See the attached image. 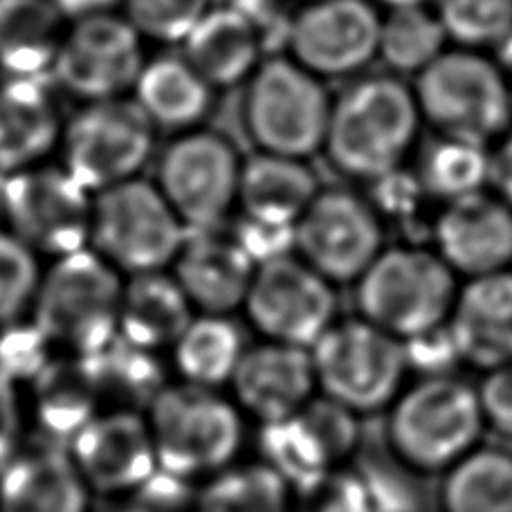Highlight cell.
Segmentation results:
<instances>
[{
    "label": "cell",
    "mask_w": 512,
    "mask_h": 512,
    "mask_svg": "<svg viewBox=\"0 0 512 512\" xmlns=\"http://www.w3.org/2000/svg\"><path fill=\"white\" fill-rule=\"evenodd\" d=\"M420 124L414 88L402 77H362L333 99L322 153L342 176L369 185L405 167Z\"/></svg>",
    "instance_id": "1"
},
{
    "label": "cell",
    "mask_w": 512,
    "mask_h": 512,
    "mask_svg": "<svg viewBox=\"0 0 512 512\" xmlns=\"http://www.w3.org/2000/svg\"><path fill=\"white\" fill-rule=\"evenodd\" d=\"M483 423L477 387L456 376L420 378L387 409V445L416 474H445L479 447Z\"/></svg>",
    "instance_id": "2"
},
{
    "label": "cell",
    "mask_w": 512,
    "mask_h": 512,
    "mask_svg": "<svg viewBox=\"0 0 512 512\" xmlns=\"http://www.w3.org/2000/svg\"><path fill=\"white\" fill-rule=\"evenodd\" d=\"M456 279L436 250L391 245L355 281V304L362 319L407 342L447 324L459 295Z\"/></svg>",
    "instance_id": "3"
},
{
    "label": "cell",
    "mask_w": 512,
    "mask_h": 512,
    "mask_svg": "<svg viewBox=\"0 0 512 512\" xmlns=\"http://www.w3.org/2000/svg\"><path fill=\"white\" fill-rule=\"evenodd\" d=\"M333 97L295 59L270 54L245 81L243 128L256 151L308 160L324 151Z\"/></svg>",
    "instance_id": "4"
},
{
    "label": "cell",
    "mask_w": 512,
    "mask_h": 512,
    "mask_svg": "<svg viewBox=\"0 0 512 512\" xmlns=\"http://www.w3.org/2000/svg\"><path fill=\"white\" fill-rule=\"evenodd\" d=\"M411 88L423 122L441 135L492 144L512 124L510 77L483 50L447 48Z\"/></svg>",
    "instance_id": "5"
},
{
    "label": "cell",
    "mask_w": 512,
    "mask_h": 512,
    "mask_svg": "<svg viewBox=\"0 0 512 512\" xmlns=\"http://www.w3.org/2000/svg\"><path fill=\"white\" fill-rule=\"evenodd\" d=\"M120 270L93 248L54 259L34 297V324L52 344L88 355L120 331Z\"/></svg>",
    "instance_id": "6"
},
{
    "label": "cell",
    "mask_w": 512,
    "mask_h": 512,
    "mask_svg": "<svg viewBox=\"0 0 512 512\" xmlns=\"http://www.w3.org/2000/svg\"><path fill=\"white\" fill-rule=\"evenodd\" d=\"M317 393L358 416L378 414L405 389L409 364L405 344L367 319H337L310 346Z\"/></svg>",
    "instance_id": "7"
},
{
    "label": "cell",
    "mask_w": 512,
    "mask_h": 512,
    "mask_svg": "<svg viewBox=\"0 0 512 512\" xmlns=\"http://www.w3.org/2000/svg\"><path fill=\"white\" fill-rule=\"evenodd\" d=\"M158 468L180 479L223 472L243 447L241 411L212 389L164 387L151 402Z\"/></svg>",
    "instance_id": "8"
},
{
    "label": "cell",
    "mask_w": 512,
    "mask_h": 512,
    "mask_svg": "<svg viewBox=\"0 0 512 512\" xmlns=\"http://www.w3.org/2000/svg\"><path fill=\"white\" fill-rule=\"evenodd\" d=\"M185 239L187 227L155 182L131 178L93 198L88 248L117 270L162 272L176 261Z\"/></svg>",
    "instance_id": "9"
},
{
    "label": "cell",
    "mask_w": 512,
    "mask_h": 512,
    "mask_svg": "<svg viewBox=\"0 0 512 512\" xmlns=\"http://www.w3.org/2000/svg\"><path fill=\"white\" fill-rule=\"evenodd\" d=\"M158 128L133 97L88 102L63 126V164L90 194L137 178L155 149Z\"/></svg>",
    "instance_id": "10"
},
{
    "label": "cell",
    "mask_w": 512,
    "mask_h": 512,
    "mask_svg": "<svg viewBox=\"0 0 512 512\" xmlns=\"http://www.w3.org/2000/svg\"><path fill=\"white\" fill-rule=\"evenodd\" d=\"M241 167V155L225 135L194 128L178 133L160 151L155 187L187 232L216 230L239 200Z\"/></svg>",
    "instance_id": "11"
},
{
    "label": "cell",
    "mask_w": 512,
    "mask_h": 512,
    "mask_svg": "<svg viewBox=\"0 0 512 512\" xmlns=\"http://www.w3.org/2000/svg\"><path fill=\"white\" fill-rule=\"evenodd\" d=\"M93 198L66 169L45 164L12 173L0 187L9 232L54 259L88 248Z\"/></svg>",
    "instance_id": "12"
},
{
    "label": "cell",
    "mask_w": 512,
    "mask_h": 512,
    "mask_svg": "<svg viewBox=\"0 0 512 512\" xmlns=\"http://www.w3.org/2000/svg\"><path fill=\"white\" fill-rule=\"evenodd\" d=\"M387 248L371 200L346 187H322L295 225V254L333 286L355 283Z\"/></svg>",
    "instance_id": "13"
},
{
    "label": "cell",
    "mask_w": 512,
    "mask_h": 512,
    "mask_svg": "<svg viewBox=\"0 0 512 512\" xmlns=\"http://www.w3.org/2000/svg\"><path fill=\"white\" fill-rule=\"evenodd\" d=\"M142 36L122 14H93L68 25L50 81L81 102L126 97L144 68Z\"/></svg>",
    "instance_id": "14"
},
{
    "label": "cell",
    "mask_w": 512,
    "mask_h": 512,
    "mask_svg": "<svg viewBox=\"0 0 512 512\" xmlns=\"http://www.w3.org/2000/svg\"><path fill=\"white\" fill-rule=\"evenodd\" d=\"M243 306L265 340L301 349L337 322L335 286L297 254L256 265Z\"/></svg>",
    "instance_id": "15"
},
{
    "label": "cell",
    "mask_w": 512,
    "mask_h": 512,
    "mask_svg": "<svg viewBox=\"0 0 512 512\" xmlns=\"http://www.w3.org/2000/svg\"><path fill=\"white\" fill-rule=\"evenodd\" d=\"M360 447V416L331 398L317 396L295 416L261 425L259 452L290 488L346 468Z\"/></svg>",
    "instance_id": "16"
},
{
    "label": "cell",
    "mask_w": 512,
    "mask_h": 512,
    "mask_svg": "<svg viewBox=\"0 0 512 512\" xmlns=\"http://www.w3.org/2000/svg\"><path fill=\"white\" fill-rule=\"evenodd\" d=\"M382 14L373 0H315L290 16L286 50L319 79H344L378 59Z\"/></svg>",
    "instance_id": "17"
},
{
    "label": "cell",
    "mask_w": 512,
    "mask_h": 512,
    "mask_svg": "<svg viewBox=\"0 0 512 512\" xmlns=\"http://www.w3.org/2000/svg\"><path fill=\"white\" fill-rule=\"evenodd\" d=\"M434 250L456 277L474 279L512 268V207L483 189L445 203L432 225Z\"/></svg>",
    "instance_id": "18"
},
{
    "label": "cell",
    "mask_w": 512,
    "mask_h": 512,
    "mask_svg": "<svg viewBox=\"0 0 512 512\" xmlns=\"http://www.w3.org/2000/svg\"><path fill=\"white\" fill-rule=\"evenodd\" d=\"M70 456L86 486L99 492L140 490L158 470L151 427L135 411L95 416L72 438Z\"/></svg>",
    "instance_id": "19"
},
{
    "label": "cell",
    "mask_w": 512,
    "mask_h": 512,
    "mask_svg": "<svg viewBox=\"0 0 512 512\" xmlns=\"http://www.w3.org/2000/svg\"><path fill=\"white\" fill-rule=\"evenodd\" d=\"M232 389L239 405L261 425L295 416L317 396L310 349L268 340L245 349Z\"/></svg>",
    "instance_id": "20"
},
{
    "label": "cell",
    "mask_w": 512,
    "mask_h": 512,
    "mask_svg": "<svg viewBox=\"0 0 512 512\" xmlns=\"http://www.w3.org/2000/svg\"><path fill=\"white\" fill-rule=\"evenodd\" d=\"M173 270L191 306L205 310V315H227L245 304L256 263L223 225L187 232Z\"/></svg>",
    "instance_id": "21"
},
{
    "label": "cell",
    "mask_w": 512,
    "mask_h": 512,
    "mask_svg": "<svg viewBox=\"0 0 512 512\" xmlns=\"http://www.w3.org/2000/svg\"><path fill=\"white\" fill-rule=\"evenodd\" d=\"M447 326L463 364L481 373L512 364V268L465 279Z\"/></svg>",
    "instance_id": "22"
},
{
    "label": "cell",
    "mask_w": 512,
    "mask_h": 512,
    "mask_svg": "<svg viewBox=\"0 0 512 512\" xmlns=\"http://www.w3.org/2000/svg\"><path fill=\"white\" fill-rule=\"evenodd\" d=\"M50 79L0 81V176L39 167L61 144L63 120Z\"/></svg>",
    "instance_id": "23"
},
{
    "label": "cell",
    "mask_w": 512,
    "mask_h": 512,
    "mask_svg": "<svg viewBox=\"0 0 512 512\" xmlns=\"http://www.w3.org/2000/svg\"><path fill=\"white\" fill-rule=\"evenodd\" d=\"M88 486L70 452L45 443L0 468V512H86Z\"/></svg>",
    "instance_id": "24"
},
{
    "label": "cell",
    "mask_w": 512,
    "mask_h": 512,
    "mask_svg": "<svg viewBox=\"0 0 512 512\" xmlns=\"http://www.w3.org/2000/svg\"><path fill=\"white\" fill-rule=\"evenodd\" d=\"M182 57L214 90H225L250 79L265 59V45L248 18L232 7L212 5L182 41Z\"/></svg>",
    "instance_id": "25"
},
{
    "label": "cell",
    "mask_w": 512,
    "mask_h": 512,
    "mask_svg": "<svg viewBox=\"0 0 512 512\" xmlns=\"http://www.w3.org/2000/svg\"><path fill=\"white\" fill-rule=\"evenodd\" d=\"M133 99L155 128L178 135L200 128L212 113L216 90L182 54H162L144 63L135 81Z\"/></svg>",
    "instance_id": "26"
},
{
    "label": "cell",
    "mask_w": 512,
    "mask_h": 512,
    "mask_svg": "<svg viewBox=\"0 0 512 512\" xmlns=\"http://www.w3.org/2000/svg\"><path fill=\"white\" fill-rule=\"evenodd\" d=\"M322 189L306 160L256 151L243 160L239 200L243 216L274 225H297Z\"/></svg>",
    "instance_id": "27"
},
{
    "label": "cell",
    "mask_w": 512,
    "mask_h": 512,
    "mask_svg": "<svg viewBox=\"0 0 512 512\" xmlns=\"http://www.w3.org/2000/svg\"><path fill=\"white\" fill-rule=\"evenodd\" d=\"M66 16L54 0H0V72L3 77L50 79Z\"/></svg>",
    "instance_id": "28"
},
{
    "label": "cell",
    "mask_w": 512,
    "mask_h": 512,
    "mask_svg": "<svg viewBox=\"0 0 512 512\" xmlns=\"http://www.w3.org/2000/svg\"><path fill=\"white\" fill-rule=\"evenodd\" d=\"M191 319V301L169 274H133L124 286L120 333L142 349L155 351L176 344Z\"/></svg>",
    "instance_id": "29"
},
{
    "label": "cell",
    "mask_w": 512,
    "mask_h": 512,
    "mask_svg": "<svg viewBox=\"0 0 512 512\" xmlns=\"http://www.w3.org/2000/svg\"><path fill=\"white\" fill-rule=\"evenodd\" d=\"M490 153L492 144L436 133L414 171L427 198L445 205L490 189Z\"/></svg>",
    "instance_id": "30"
},
{
    "label": "cell",
    "mask_w": 512,
    "mask_h": 512,
    "mask_svg": "<svg viewBox=\"0 0 512 512\" xmlns=\"http://www.w3.org/2000/svg\"><path fill=\"white\" fill-rule=\"evenodd\" d=\"M441 477V512H512V454L501 447H477Z\"/></svg>",
    "instance_id": "31"
},
{
    "label": "cell",
    "mask_w": 512,
    "mask_h": 512,
    "mask_svg": "<svg viewBox=\"0 0 512 512\" xmlns=\"http://www.w3.org/2000/svg\"><path fill=\"white\" fill-rule=\"evenodd\" d=\"M36 382V416L54 445L72 443L95 414L97 384L77 358L50 362Z\"/></svg>",
    "instance_id": "32"
},
{
    "label": "cell",
    "mask_w": 512,
    "mask_h": 512,
    "mask_svg": "<svg viewBox=\"0 0 512 512\" xmlns=\"http://www.w3.org/2000/svg\"><path fill=\"white\" fill-rule=\"evenodd\" d=\"M176 346V364L189 384L216 389L232 382L245 353L241 326L227 315L191 319Z\"/></svg>",
    "instance_id": "33"
},
{
    "label": "cell",
    "mask_w": 512,
    "mask_h": 512,
    "mask_svg": "<svg viewBox=\"0 0 512 512\" xmlns=\"http://www.w3.org/2000/svg\"><path fill=\"white\" fill-rule=\"evenodd\" d=\"M447 43L450 39L432 5L389 9L380 23L378 59L396 77H418L447 50Z\"/></svg>",
    "instance_id": "34"
},
{
    "label": "cell",
    "mask_w": 512,
    "mask_h": 512,
    "mask_svg": "<svg viewBox=\"0 0 512 512\" xmlns=\"http://www.w3.org/2000/svg\"><path fill=\"white\" fill-rule=\"evenodd\" d=\"M97 389H111L135 402L151 405L164 389V371L155 351L142 349L117 331L111 340L88 355H77Z\"/></svg>",
    "instance_id": "35"
},
{
    "label": "cell",
    "mask_w": 512,
    "mask_h": 512,
    "mask_svg": "<svg viewBox=\"0 0 512 512\" xmlns=\"http://www.w3.org/2000/svg\"><path fill=\"white\" fill-rule=\"evenodd\" d=\"M292 488L265 463L218 472L198 499V512H290Z\"/></svg>",
    "instance_id": "36"
},
{
    "label": "cell",
    "mask_w": 512,
    "mask_h": 512,
    "mask_svg": "<svg viewBox=\"0 0 512 512\" xmlns=\"http://www.w3.org/2000/svg\"><path fill=\"white\" fill-rule=\"evenodd\" d=\"M447 39L459 48H499L512 34V0H432Z\"/></svg>",
    "instance_id": "37"
},
{
    "label": "cell",
    "mask_w": 512,
    "mask_h": 512,
    "mask_svg": "<svg viewBox=\"0 0 512 512\" xmlns=\"http://www.w3.org/2000/svg\"><path fill=\"white\" fill-rule=\"evenodd\" d=\"M212 5L214 0H122V16L142 39L182 45Z\"/></svg>",
    "instance_id": "38"
},
{
    "label": "cell",
    "mask_w": 512,
    "mask_h": 512,
    "mask_svg": "<svg viewBox=\"0 0 512 512\" xmlns=\"http://www.w3.org/2000/svg\"><path fill=\"white\" fill-rule=\"evenodd\" d=\"M290 512H378L360 470L337 468L292 488Z\"/></svg>",
    "instance_id": "39"
},
{
    "label": "cell",
    "mask_w": 512,
    "mask_h": 512,
    "mask_svg": "<svg viewBox=\"0 0 512 512\" xmlns=\"http://www.w3.org/2000/svg\"><path fill=\"white\" fill-rule=\"evenodd\" d=\"M39 283V254L12 232L0 230V326L16 322L34 304Z\"/></svg>",
    "instance_id": "40"
},
{
    "label": "cell",
    "mask_w": 512,
    "mask_h": 512,
    "mask_svg": "<svg viewBox=\"0 0 512 512\" xmlns=\"http://www.w3.org/2000/svg\"><path fill=\"white\" fill-rule=\"evenodd\" d=\"M52 342L39 326L12 322L0 331V373L12 382L36 380L50 367Z\"/></svg>",
    "instance_id": "41"
},
{
    "label": "cell",
    "mask_w": 512,
    "mask_h": 512,
    "mask_svg": "<svg viewBox=\"0 0 512 512\" xmlns=\"http://www.w3.org/2000/svg\"><path fill=\"white\" fill-rule=\"evenodd\" d=\"M371 194L367 198L376 207L380 218H396V221H409L423 205V200H429L423 191V185L416 176V171H407L400 167L387 173L378 180L369 182Z\"/></svg>",
    "instance_id": "42"
},
{
    "label": "cell",
    "mask_w": 512,
    "mask_h": 512,
    "mask_svg": "<svg viewBox=\"0 0 512 512\" xmlns=\"http://www.w3.org/2000/svg\"><path fill=\"white\" fill-rule=\"evenodd\" d=\"M230 232L256 265L295 254V225H274L241 214Z\"/></svg>",
    "instance_id": "43"
},
{
    "label": "cell",
    "mask_w": 512,
    "mask_h": 512,
    "mask_svg": "<svg viewBox=\"0 0 512 512\" xmlns=\"http://www.w3.org/2000/svg\"><path fill=\"white\" fill-rule=\"evenodd\" d=\"M402 344H405L409 373H420V378L454 376L456 364H463L447 324Z\"/></svg>",
    "instance_id": "44"
},
{
    "label": "cell",
    "mask_w": 512,
    "mask_h": 512,
    "mask_svg": "<svg viewBox=\"0 0 512 512\" xmlns=\"http://www.w3.org/2000/svg\"><path fill=\"white\" fill-rule=\"evenodd\" d=\"M477 396L486 429L512 441V364L483 373Z\"/></svg>",
    "instance_id": "45"
},
{
    "label": "cell",
    "mask_w": 512,
    "mask_h": 512,
    "mask_svg": "<svg viewBox=\"0 0 512 512\" xmlns=\"http://www.w3.org/2000/svg\"><path fill=\"white\" fill-rule=\"evenodd\" d=\"M18 432H21V418H18L14 382L0 373V468L14 456Z\"/></svg>",
    "instance_id": "46"
},
{
    "label": "cell",
    "mask_w": 512,
    "mask_h": 512,
    "mask_svg": "<svg viewBox=\"0 0 512 512\" xmlns=\"http://www.w3.org/2000/svg\"><path fill=\"white\" fill-rule=\"evenodd\" d=\"M490 191L512 207V133L501 135L490 153Z\"/></svg>",
    "instance_id": "47"
},
{
    "label": "cell",
    "mask_w": 512,
    "mask_h": 512,
    "mask_svg": "<svg viewBox=\"0 0 512 512\" xmlns=\"http://www.w3.org/2000/svg\"><path fill=\"white\" fill-rule=\"evenodd\" d=\"M120 0H54V5L61 9V14L66 16V21H79V18L115 12V5Z\"/></svg>",
    "instance_id": "48"
},
{
    "label": "cell",
    "mask_w": 512,
    "mask_h": 512,
    "mask_svg": "<svg viewBox=\"0 0 512 512\" xmlns=\"http://www.w3.org/2000/svg\"><path fill=\"white\" fill-rule=\"evenodd\" d=\"M376 3L384 5L387 9H402V7H423V5H432V0H376Z\"/></svg>",
    "instance_id": "49"
},
{
    "label": "cell",
    "mask_w": 512,
    "mask_h": 512,
    "mask_svg": "<svg viewBox=\"0 0 512 512\" xmlns=\"http://www.w3.org/2000/svg\"><path fill=\"white\" fill-rule=\"evenodd\" d=\"M117 512H149V510H146V508H124V510H117Z\"/></svg>",
    "instance_id": "50"
},
{
    "label": "cell",
    "mask_w": 512,
    "mask_h": 512,
    "mask_svg": "<svg viewBox=\"0 0 512 512\" xmlns=\"http://www.w3.org/2000/svg\"><path fill=\"white\" fill-rule=\"evenodd\" d=\"M297 3H301V5H306V3H315V0H297Z\"/></svg>",
    "instance_id": "51"
},
{
    "label": "cell",
    "mask_w": 512,
    "mask_h": 512,
    "mask_svg": "<svg viewBox=\"0 0 512 512\" xmlns=\"http://www.w3.org/2000/svg\"><path fill=\"white\" fill-rule=\"evenodd\" d=\"M510 77V102H512V75H508Z\"/></svg>",
    "instance_id": "52"
}]
</instances>
